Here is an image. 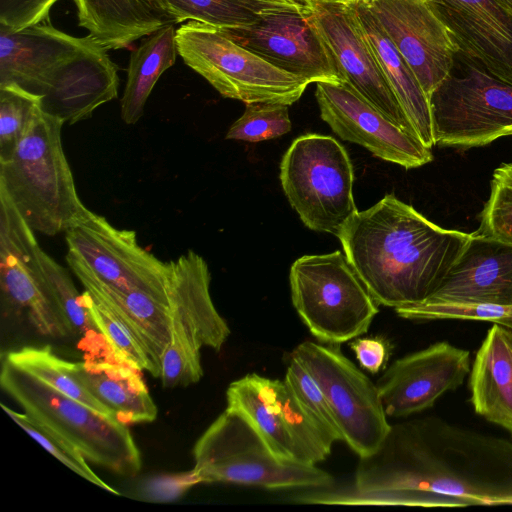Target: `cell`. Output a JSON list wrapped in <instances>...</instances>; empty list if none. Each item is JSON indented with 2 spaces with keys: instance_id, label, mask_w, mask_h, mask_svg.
<instances>
[{
  "instance_id": "22",
  "label": "cell",
  "mask_w": 512,
  "mask_h": 512,
  "mask_svg": "<svg viewBox=\"0 0 512 512\" xmlns=\"http://www.w3.org/2000/svg\"><path fill=\"white\" fill-rule=\"evenodd\" d=\"M425 302L512 305V246L479 236Z\"/></svg>"
},
{
  "instance_id": "29",
  "label": "cell",
  "mask_w": 512,
  "mask_h": 512,
  "mask_svg": "<svg viewBox=\"0 0 512 512\" xmlns=\"http://www.w3.org/2000/svg\"><path fill=\"white\" fill-rule=\"evenodd\" d=\"M84 300L98 332L108 346L112 359L139 371L160 377L161 367L108 298L92 283L80 280Z\"/></svg>"
},
{
  "instance_id": "3",
  "label": "cell",
  "mask_w": 512,
  "mask_h": 512,
  "mask_svg": "<svg viewBox=\"0 0 512 512\" xmlns=\"http://www.w3.org/2000/svg\"><path fill=\"white\" fill-rule=\"evenodd\" d=\"M41 98L42 110L69 124L118 95V68L90 34L75 37L50 20L10 31L0 25V85Z\"/></svg>"
},
{
  "instance_id": "14",
  "label": "cell",
  "mask_w": 512,
  "mask_h": 512,
  "mask_svg": "<svg viewBox=\"0 0 512 512\" xmlns=\"http://www.w3.org/2000/svg\"><path fill=\"white\" fill-rule=\"evenodd\" d=\"M68 252L101 282L121 290L144 291L168 304L170 261L138 243L132 230L114 227L94 212L66 231Z\"/></svg>"
},
{
  "instance_id": "23",
  "label": "cell",
  "mask_w": 512,
  "mask_h": 512,
  "mask_svg": "<svg viewBox=\"0 0 512 512\" xmlns=\"http://www.w3.org/2000/svg\"><path fill=\"white\" fill-rule=\"evenodd\" d=\"M475 412L512 433V330L494 323L469 372Z\"/></svg>"
},
{
  "instance_id": "39",
  "label": "cell",
  "mask_w": 512,
  "mask_h": 512,
  "mask_svg": "<svg viewBox=\"0 0 512 512\" xmlns=\"http://www.w3.org/2000/svg\"><path fill=\"white\" fill-rule=\"evenodd\" d=\"M59 0H0V25L20 31L49 19L51 8Z\"/></svg>"
},
{
  "instance_id": "7",
  "label": "cell",
  "mask_w": 512,
  "mask_h": 512,
  "mask_svg": "<svg viewBox=\"0 0 512 512\" xmlns=\"http://www.w3.org/2000/svg\"><path fill=\"white\" fill-rule=\"evenodd\" d=\"M292 303L320 341L339 344L367 332L378 303L345 253L304 255L291 265Z\"/></svg>"
},
{
  "instance_id": "27",
  "label": "cell",
  "mask_w": 512,
  "mask_h": 512,
  "mask_svg": "<svg viewBox=\"0 0 512 512\" xmlns=\"http://www.w3.org/2000/svg\"><path fill=\"white\" fill-rule=\"evenodd\" d=\"M66 260L78 279L88 280L108 298L161 367V358L171 339L169 304L144 291L121 290L101 282L70 252H67Z\"/></svg>"
},
{
  "instance_id": "5",
  "label": "cell",
  "mask_w": 512,
  "mask_h": 512,
  "mask_svg": "<svg viewBox=\"0 0 512 512\" xmlns=\"http://www.w3.org/2000/svg\"><path fill=\"white\" fill-rule=\"evenodd\" d=\"M0 385L28 417L88 461L122 476L140 471L141 454L124 421L61 393L5 358Z\"/></svg>"
},
{
  "instance_id": "38",
  "label": "cell",
  "mask_w": 512,
  "mask_h": 512,
  "mask_svg": "<svg viewBox=\"0 0 512 512\" xmlns=\"http://www.w3.org/2000/svg\"><path fill=\"white\" fill-rule=\"evenodd\" d=\"M284 380L300 403L336 442L343 441L342 434L321 388L310 373L292 356Z\"/></svg>"
},
{
  "instance_id": "21",
  "label": "cell",
  "mask_w": 512,
  "mask_h": 512,
  "mask_svg": "<svg viewBox=\"0 0 512 512\" xmlns=\"http://www.w3.org/2000/svg\"><path fill=\"white\" fill-rule=\"evenodd\" d=\"M458 52L512 85V14L495 0H429Z\"/></svg>"
},
{
  "instance_id": "20",
  "label": "cell",
  "mask_w": 512,
  "mask_h": 512,
  "mask_svg": "<svg viewBox=\"0 0 512 512\" xmlns=\"http://www.w3.org/2000/svg\"><path fill=\"white\" fill-rule=\"evenodd\" d=\"M470 369L469 351L448 342L396 360L377 382L386 415L406 417L431 408L443 394L461 386Z\"/></svg>"
},
{
  "instance_id": "16",
  "label": "cell",
  "mask_w": 512,
  "mask_h": 512,
  "mask_svg": "<svg viewBox=\"0 0 512 512\" xmlns=\"http://www.w3.org/2000/svg\"><path fill=\"white\" fill-rule=\"evenodd\" d=\"M306 15L330 52L344 83L396 125L416 136L380 68L355 5L308 3Z\"/></svg>"
},
{
  "instance_id": "9",
  "label": "cell",
  "mask_w": 512,
  "mask_h": 512,
  "mask_svg": "<svg viewBox=\"0 0 512 512\" xmlns=\"http://www.w3.org/2000/svg\"><path fill=\"white\" fill-rule=\"evenodd\" d=\"M283 191L306 227L338 236L358 212L350 157L335 138L317 133L297 137L280 163Z\"/></svg>"
},
{
  "instance_id": "36",
  "label": "cell",
  "mask_w": 512,
  "mask_h": 512,
  "mask_svg": "<svg viewBox=\"0 0 512 512\" xmlns=\"http://www.w3.org/2000/svg\"><path fill=\"white\" fill-rule=\"evenodd\" d=\"M1 406L16 424H18L53 457L72 470V472L107 492L115 495L120 494L119 491L102 480L89 466L87 459L71 445L46 431L24 412L20 413L5 406L4 404H1Z\"/></svg>"
},
{
  "instance_id": "17",
  "label": "cell",
  "mask_w": 512,
  "mask_h": 512,
  "mask_svg": "<svg viewBox=\"0 0 512 512\" xmlns=\"http://www.w3.org/2000/svg\"><path fill=\"white\" fill-rule=\"evenodd\" d=\"M308 4L263 14L256 22L221 29L239 45L273 66L309 83H341L343 78L322 38L309 21Z\"/></svg>"
},
{
  "instance_id": "42",
  "label": "cell",
  "mask_w": 512,
  "mask_h": 512,
  "mask_svg": "<svg viewBox=\"0 0 512 512\" xmlns=\"http://www.w3.org/2000/svg\"><path fill=\"white\" fill-rule=\"evenodd\" d=\"M302 1H305L307 3L356 5V4H371L375 0H302Z\"/></svg>"
},
{
  "instance_id": "35",
  "label": "cell",
  "mask_w": 512,
  "mask_h": 512,
  "mask_svg": "<svg viewBox=\"0 0 512 512\" xmlns=\"http://www.w3.org/2000/svg\"><path fill=\"white\" fill-rule=\"evenodd\" d=\"M291 128L288 105L249 103L242 116L230 126L226 139L260 142L287 134Z\"/></svg>"
},
{
  "instance_id": "6",
  "label": "cell",
  "mask_w": 512,
  "mask_h": 512,
  "mask_svg": "<svg viewBox=\"0 0 512 512\" xmlns=\"http://www.w3.org/2000/svg\"><path fill=\"white\" fill-rule=\"evenodd\" d=\"M199 483H232L268 490L327 489L333 477L316 465L278 457L240 414L225 410L193 448Z\"/></svg>"
},
{
  "instance_id": "1",
  "label": "cell",
  "mask_w": 512,
  "mask_h": 512,
  "mask_svg": "<svg viewBox=\"0 0 512 512\" xmlns=\"http://www.w3.org/2000/svg\"><path fill=\"white\" fill-rule=\"evenodd\" d=\"M310 504L466 507L512 505V440L426 416L391 425L360 458L354 485L314 489Z\"/></svg>"
},
{
  "instance_id": "2",
  "label": "cell",
  "mask_w": 512,
  "mask_h": 512,
  "mask_svg": "<svg viewBox=\"0 0 512 512\" xmlns=\"http://www.w3.org/2000/svg\"><path fill=\"white\" fill-rule=\"evenodd\" d=\"M343 251L378 304L427 301L475 237L443 228L392 194L358 211L338 234Z\"/></svg>"
},
{
  "instance_id": "18",
  "label": "cell",
  "mask_w": 512,
  "mask_h": 512,
  "mask_svg": "<svg viewBox=\"0 0 512 512\" xmlns=\"http://www.w3.org/2000/svg\"><path fill=\"white\" fill-rule=\"evenodd\" d=\"M320 116L343 140L406 169L433 160L431 149L370 104L348 84L316 83Z\"/></svg>"
},
{
  "instance_id": "37",
  "label": "cell",
  "mask_w": 512,
  "mask_h": 512,
  "mask_svg": "<svg viewBox=\"0 0 512 512\" xmlns=\"http://www.w3.org/2000/svg\"><path fill=\"white\" fill-rule=\"evenodd\" d=\"M398 316L411 320H476L500 324L512 330V305H463L423 302L395 309Z\"/></svg>"
},
{
  "instance_id": "28",
  "label": "cell",
  "mask_w": 512,
  "mask_h": 512,
  "mask_svg": "<svg viewBox=\"0 0 512 512\" xmlns=\"http://www.w3.org/2000/svg\"><path fill=\"white\" fill-rule=\"evenodd\" d=\"M175 24H168L144 37L130 54L127 80L121 98V118L135 124L160 76L170 68L178 54Z\"/></svg>"
},
{
  "instance_id": "19",
  "label": "cell",
  "mask_w": 512,
  "mask_h": 512,
  "mask_svg": "<svg viewBox=\"0 0 512 512\" xmlns=\"http://www.w3.org/2000/svg\"><path fill=\"white\" fill-rule=\"evenodd\" d=\"M403 56L428 97L450 74L458 49L429 0H375L366 4Z\"/></svg>"
},
{
  "instance_id": "24",
  "label": "cell",
  "mask_w": 512,
  "mask_h": 512,
  "mask_svg": "<svg viewBox=\"0 0 512 512\" xmlns=\"http://www.w3.org/2000/svg\"><path fill=\"white\" fill-rule=\"evenodd\" d=\"M78 24L105 49L128 47L161 27L176 24L161 0H74Z\"/></svg>"
},
{
  "instance_id": "26",
  "label": "cell",
  "mask_w": 512,
  "mask_h": 512,
  "mask_svg": "<svg viewBox=\"0 0 512 512\" xmlns=\"http://www.w3.org/2000/svg\"><path fill=\"white\" fill-rule=\"evenodd\" d=\"M77 379L125 423H147L158 408L140 371L112 359L74 362Z\"/></svg>"
},
{
  "instance_id": "10",
  "label": "cell",
  "mask_w": 512,
  "mask_h": 512,
  "mask_svg": "<svg viewBox=\"0 0 512 512\" xmlns=\"http://www.w3.org/2000/svg\"><path fill=\"white\" fill-rule=\"evenodd\" d=\"M170 267L171 339L161 358L159 377L165 388L197 383L203 376L202 348L219 351L230 335L212 301L211 276L204 258L189 250L171 260Z\"/></svg>"
},
{
  "instance_id": "12",
  "label": "cell",
  "mask_w": 512,
  "mask_h": 512,
  "mask_svg": "<svg viewBox=\"0 0 512 512\" xmlns=\"http://www.w3.org/2000/svg\"><path fill=\"white\" fill-rule=\"evenodd\" d=\"M227 410L243 416L286 461L316 465L336 440L300 403L289 385L256 373L230 383Z\"/></svg>"
},
{
  "instance_id": "32",
  "label": "cell",
  "mask_w": 512,
  "mask_h": 512,
  "mask_svg": "<svg viewBox=\"0 0 512 512\" xmlns=\"http://www.w3.org/2000/svg\"><path fill=\"white\" fill-rule=\"evenodd\" d=\"M39 259L51 300L70 334L82 337V340H85L87 343L93 341L97 349H101L95 343V338L104 344L106 343L91 317L83 293L77 290L66 269L43 251L42 248L39 249Z\"/></svg>"
},
{
  "instance_id": "33",
  "label": "cell",
  "mask_w": 512,
  "mask_h": 512,
  "mask_svg": "<svg viewBox=\"0 0 512 512\" xmlns=\"http://www.w3.org/2000/svg\"><path fill=\"white\" fill-rule=\"evenodd\" d=\"M41 110L40 97L14 84L0 85V162L11 158Z\"/></svg>"
},
{
  "instance_id": "31",
  "label": "cell",
  "mask_w": 512,
  "mask_h": 512,
  "mask_svg": "<svg viewBox=\"0 0 512 512\" xmlns=\"http://www.w3.org/2000/svg\"><path fill=\"white\" fill-rule=\"evenodd\" d=\"M11 364L79 402L110 416L117 414L99 401L76 377L74 362L61 358L48 345L24 346L4 357Z\"/></svg>"
},
{
  "instance_id": "41",
  "label": "cell",
  "mask_w": 512,
  "mask_h": 512,
  "mask_svg": "<svg viewBox=\"0 0 512 512\" xmlns=\"http://www.w3.org/2000/svg\"><path fill=\"white\" fill-rule=\"evenodd\" d=\"M361 367L371 373H377L388 356V347L379 338H358L351 343Z\"/></svg>"
},
{
  "instance_id": "43",
  "label": "cell",
  "mask_w": 512,
  "mask_h": 512,
  "mask_svg": "<svg viewBox=\"0 0 512 512\" xmlns=\"http://www.w3.org/2000/svg\"><path fill=\"white\" fill-rule=\"evenodd\" d=\"M502 8L512 14V0H495Z\"/></svg>"
},
{
  "instance_id": "40",
  "label": "cell",
  "mask_w": 512,
  "mask_h": 512,
  "mask_svg": "<svg viewBox=\"0 0 512 512\" xmlns=\"http://www.w3.org/2000/svg\"><path fill=\"white\" fill-rule=\"evenodd\" d=\"M197 484L200 483L193 469L162 474L147 480L140 489V495L149 502L167 503L179 499Z\"/></svg>"
},
{
  "instance_id": "11",
  "label": "cell",
  "mask_w": 512,
  "mask_h": 512,
  "mask_svg": "<svg viewBox=\"0 0 512 512\" xmlns=\"http://www.w3.org/2000/svg\"><path fill=\"white\" fill-rule=\"evenodd\" d=\"M430 106L435 145L469 149L512 135V85L459 52Z\"/></svg>"
},
{
  "instance_id": "34",
  "label": "cell",
  "mask_w": 512,
  "mask_h": 512,
  "mask_svg": "<svg viewBox=\"0 0 512 512\" xmlns=\"http://www.w3.org/2000/svg\"><path fill=\"white\" fill-rule=\"evenodd\" d=\"M476 233L512 246V162L503 163L494 170L490 194Z\"/></svg>"
},
{
  "instance_id": "8",
  "label": "cell",
  "mask_w": 512,
  "mask_h": 512,
  "mask_svg": "<svg viewBox=\"0 0 512 512\" xmlns=\"http://www.w3.org/2000/svg\"><path fill=\"white\" fill-rule=\"evenodd\" d=\"M176 41L183 61L226 98L245 104L289 106L310 84L273 66L211 25L185 22L176 30Z\"/></svg>"
},
{
  "instance_id": "4",
  "label": "cell",
  "mask_w": 512,
  "mask_h": 512,
  "mask_svg": "<svg viewBox=\"0 0 512 512\" xmlns=\"http://www.w3.org/2000/svg\"><path fill=\"white\" fill-rule=\"evenodd\" d=\"M64 123L41 110L11 158L0 162V191L34 231L48 236L66 232L91 212L80 200L62 147Z\"/></svg>"
},
{
  "instance_id": "25",
  "label": "cell",
  "mask_w": 512,
  "mask_h": 512,
  "mask_svg": "<svg viewBox=\"0 0 512 512\" xmlns=\"http://www.w3.org/2000/svg\"><path fill=\"white\" fill-rule=\"evenodd\" d=\"M361 26L380 68L416 136L428 148L435 146L430 101L413 71L366 4L355 5Z\"/></svg>"
},
{
  "instance_id": "15",
  "label": "cell",
  "mask_w": 512,
  "mask_h": 512,
  "mask_svg": "<svg viewBox=\"0 0 512 512\" xmlns=\"http://www.w3.org/2000/svg\"><path fill=\"white\" fill-rule=\"evenodd\" d=\"M34 232L0 191V286L4 301L23 311L39 335L64 338L70 332L51 300Z\"/></svg>"
},
{
  "instance_id": "13",
  "label": "cell",
  "mask_w": 512,
  "mask_h": 512,
  "mask_svg": "<svg viewBox=\"0 0 512 512\" xmlns=\"http://www.w3.org/2000/svg\"><path fill=\"white\" fill-rule=\"evenodd\" d=\"M292 357L321 388L343 441L359 458L373 454L391 427L377 384L337 347L305 341L293 350Z\"/></svg>"
},
{
  "instance_id": "30",
  "label": "cell",
  "mask_w": 512,
  "mask_h": 512,
  "mask_svg": "<svg viewBox=\"0 0 512 512\" xmlns=\"http://www.w3.org/2000/svg\"><path fill=\"white\" fill-rule=\"evenodd\" d=\"M176 24L196 21L219 29L250 25L263 14L301 9L302 0H161Z\"/></svg>"
}]
</instances>
